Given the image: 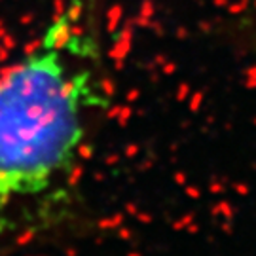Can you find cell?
<instances>
[{
	"mask_svg": "<svg viewBox=\"0 0 256 256\" xmlns=\"http://www.w3.org/2000/svg\"><path fill=\"white\" fill-rule=\"evenodd\" d=\"M97 0H66L16 64L0 74V236L10 207L44 194L70 171L84 112L101 104L93 72Z\"/></svg>",
	"mask_w": 256,
	"mask_h": 256,
	"instance_id": "1",
	"label": "cell"
}]
</instances>
